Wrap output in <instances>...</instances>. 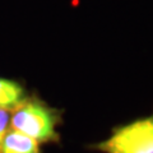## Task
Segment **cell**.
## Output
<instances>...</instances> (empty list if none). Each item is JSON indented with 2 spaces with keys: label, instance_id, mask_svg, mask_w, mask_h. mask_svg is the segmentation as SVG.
Masks as SVG:
<instances>
[{
  "label": "cell",
  "instance_id": "6da1fadb",
  "mask_svg": "<svg viewBox=\"0 0 153 153\" xmlns=\"http://www.w3.org/2000/svg\"><path fill=\"white\" fill-rule=\"evenodd\" d=\"M61 123V112L50 107L36 97L26 98L14 108L9 128L35 139L37 143H57L60 135L57 126Z\"/></svg>",
  "mask_w": 153,
  "mask_h": 153
},
{
  "label": "cell",
  "instance_id": "7a4b0ae2",
  "mask_svg": "<svg viewBox=\"0 0 153 153\" xmlns=\"http://www.w3.org/2000/svg\"><path fill=\"white\" fill-rule=\"evenodd\" d=\"M87 148L101 153H153V114L114 126L107 139Z\"/></svg>",
  "mask_w": 153,
  "mask_h": 153
},
{
  "label": "cell",
  "instance_id": "3957f363",
  "mask_svg": "<svg viewBox=\"0 0 153 153\" xmlns=\"http://www.w3.org/2000/svg\"><path fill=\"white\" fill-rule=\"evenodd\" d=\"M0 153H41L40 143L9 128L4 137Z\"/></svg>",
  "mask_w": 153,
  "mask_h": 153
},
{
  "label": "cell",
  "instance_id": "277c9868",
  "mask_svg": "<svg viewBox=\"0 0 153 153\" xmlns=\"http://www.w3.org/2000/svg\"><path fill=\"white\" fill-rule=\"evenodd\" d=\"M27 98L25 87L12 79L0 78V108L13 111Z\"/></svg>",
  "mask_w": 153,
  "mask_h": 153
},
{
  "label": "cell",
  "instance_id": "5b68a950",
  "mask_svg": "<svg viewBox=\"0 0 153 153\" xmlns=\"http://www.w3.org/2000/svg\"><path fill=\"white\" fill-rule=\"evenodd\" d=\"M9 120H10V115L9 111L0 108V149H1V144L4 140L7 131L9 130Z\"/></svg>",
  "mask_w": 153,
  "mask_h": 153
}]
</instances>
